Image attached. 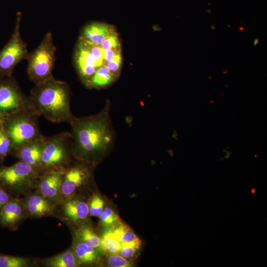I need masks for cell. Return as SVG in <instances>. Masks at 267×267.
<instances>
[{"label":"cell","mask_w":267,"mask_h":267,"mask_svg":"<svg viewBox=\"0 0 267 267\" xmlns=\"http://www.w3.org/2000/svg\"><path fill=\"white\" fill-rule=\"evenodd\" d=\"M111 102L107 100L97 114L76 117L70 122L72 150L75 159L96 165L114 146L116 132L110 117Z\"/></svg>","instance_id":"cell-1"},{"label":"cell","mask_w":267,"mask_h":267,"mask_svg":"<svg viewBox=\"0 0 267 267\" xmlns=\"http://www.w3.org/2000/svg\"><path fill=\"white\" fill-rule=\"evenodd\" d=\"M71 95L68 84L53 77L34 84L29 97L39 116H43L52 123L69 124L74 116L71 109Z\"/></svg>","instance_id":"cell-2"},{"label":"cell","mask_w":267,"mask_h":267,"mask_svg":"<svg viewBox=\"0 0 267 267\" xmlns=\"http://www.w3.org/2000/svg\"><path fill=\"white\" fill-rule=\"evenodd\" d=\"M74 159L70 132L45 137L39 170L40 175L64 170Z\"/></svg>","instance_id":"cell-3"},{"label":"cell","mask_w":267,"mask_h":267,"mask_svg":"<svg viewBox=\"0 0 267 267\" xmlns=\"http://www.w3.org/2000/svg\"><path fill=\"white\" fill-rule=\"evenodd\" d=\"M39 117L36 113L29 111L5 116L3 128L11 141V153L44 136L39 128Z\"/></svg>","instance_id":"cell-4"},{"label":"cell","mask_w":267,"mask_h":267,"mask_svg":"<svg viewBox=\"0 0 267 267\" xmlns=\"http://www.w3.org/2000/svg\"><path fill=\"white\" fill-rule=\"evenodd\" d=\"M56 48L50 32L45 34L38 46L29 52L26 58L29 79L38 84L53 78Z\"/></svg>","instance_id":"cell-5"},{"label":"cell","mask_w":267,"mask_h":267,"mask_svg":"<svg viewBox=\"0 0 267 267\" xmlns=\"http://www.w3.org/2000/svg\"><path fill=\"white\" fill-rule=\"evenodd\" d=\"M40 177L38 170L20 160L0 167V182L17 195L29 194L36 189Z\"/></svg>","instance_id":"cell-6"},{"label":"cell","mask_w":267,"mask_h":267,"mask_svg":"<svg viewBox=\"0 0 267 267\" xmlns=\"http://www.w3.org/2000/svg\"><path fill=\"white\" fill-rule=\"evenodd\" d=\"M22 14L17 13L13 32L6 44L0 51V77L12 76L15 67L26 60L29 52L22 38L20 25Z\"/></svg>","instance_id":"cell-7"},{"label":"cell","mask_w":267,"mask_h":267,"mask_svg":"<svg viewBox=\"0 0 267 267\" xmlns=\"http://www.w3.org/2000/svg\"><path fill=\"white\" fill-rule=\"evenodd\" d=\"M95 165L75 159L63 170L61 175V185L63 202L75 196L78 191L91 182Z\"/></svg>","instance_id":"cell-8"},{"label":"cell","mask_w":267,"mask_h":267,"mask_svg":"<svg viewBox=\"0 0 267 267\" xmlns=\"http://www.w3.org/2000/svg\"><path fill=\"white\" fill-rule=\"evenodd\" d=\"M24 111L36 113L29 96L12 76L0 77V113L6 116Z\"/></svg>","instance_id":"cell-9"},{"label":"cell","mask_w":267,"mask_h":267,"mask_svg":"<svg viewBox=\"0 0 267 267\" xmlns=\"http://www.w3.org/2000/svg\"><path fill=\"white\" fill-rule=\"evenodd\" d=\"M74 63L78 75L86 86L96 70L99 67L87 43L79 39L74 52Z\"/></svg>","instance_id":"cell-10"},{"label":"cell","mask_w":267,"mask_h":267,"mask_svg":"<svg viewBox=\"0 0 267 267\" xmlns=\"http://www.w3.org/2000/svg\"><path fill=\"white\" fill-rule=\"evenodd\" d=\"M63 170L48 173L40 176L37 191L57 205H62L61 192V175Z\"/></svg>","instance_id":"cell-11"},{"label":"cell","mask_w":267,"mask_h":267,"mask_svg":"<svg viewBox=\"0 0 267 267\" xmlns=\"http://www.w3.org/2000/svg\"><path fill=\"white\" fill-rule=\"evenodd\" d=\"M29 215L23 201L12 198L0 210L2 225L15 230Z\"/></svg>","instance_id":"cell-12"},{"label":"cell","mask_w":267,"mask_h":267,"mask_svg":"<svg viewBox=\"0 0 267 267\" xmlns=\"http://www.w3.org/2000/svg\"><path fill=\"white\" fill-rule=\"evenodd\" d=\"M29 217L41 218L54 216L57 212L56 204L37 192L29 193L23 200Z\"/></svg>","instance_id":"cell-13"},{"label":"cell","mask_w":267,"mask_h":267,"mask_svg":"<svg viewBox=\"0 0 267 267\" xmlns=\"http://www.w3.org/2000/svg\"><path fill=\"white\" fill-rule=\"evenodd\" d=\"M45 138L43 136L29 142L12 153L19 160L27 163L39 171Z\"/></svg>","instance_id":"cell-14"},{"label":"cell","mask_w":267,"mask_h":267,"mask_svg":"<svg viewBox=\"0 0 267 267\" xmlns=\"http://www.w3.org/2000/svg\"><path fill=\"white\" fill-rule=\"evenodd\" d=\"M62 205L63 214L69 221L78 225L87 222L89 216V206L85 200L74 196Z\"/></svg>","instance_id":"cell-15"},{"label":"cell","mask_w":267,"mask_h":267,"mask_svg":"<svg viewBox=\"0 0 267 267\" xmlns=\"http://www.w3.org/2000/svg\"><path fill=\"white\" fill-rule=\"evenodd\" d=\"M114 30L113 27L108 24L91 22L83 28L79 39L99 46Z\"/></svg>","instance_id":"cell-16"},{"label":"cell","mask_w":267,"mask_h":267,"mask_svg":"<svg viewBox=\"0 0 267 267\" xmlns=\"http://www.w3.org/2000/svg\"><path fill=\"white\" fill-rule=\"evenodd\" d=\"M71 250L77 257L80 266H91L98 261L97 249L74 238Z\"/></svg>","instance_id":"cell-17"},{"label":"cell","mask_w":267,"mask_h":267,"mask_svg":"<svg viewBox=\"0 0 267 267\" xmlns=\"http://www.w3.org/2000/svg\"><path fill=\"white\" fill-rule=\"evenodd\" d=\"M117 79L103 64L96 70L85 87L89 89H101L111 85Z\"/></svg>","instance_id":"cell-18"},{"label":"cell","mask_w":267,"mask_h":267,"mask_svg":"<svg viewBox=\"0 0 267 267\" xmlns=\"http://www.w3.org/2000/svg\"><path fill=\"white\" fill-rule=\"evenodd\" d=\"M43 265L48 267H78L80 266L73 251L67 250L53 257L43 260Z\"/></svg>","instance_id":"cell-19"},{"label":"cell","mask_w":267,"mask_h":267,"mask_svg":"<svg viewBox=\"0 0 267 267\" xmlns=\"http://www.w3.org/2000/svg\"><path fill=\"white\" fill-rule=\"evenodd\" d=\"M75 238L95 249L100 247V237L87 222L78 225L75 232Z\"/></svg>","instance_id":"cell-20"},{"label":"cell","mask_w":267,"mask_h":267,"mask_svg":"<svg viewBox=\"0 0 267 267\" xmlns=\"http://www.w3.org/2000/svg\"><path fill=\"white\" fill-rule=\"evenodd\" d=\"M108 229L122 244L134 242L139 239V238L128 225L121 222L108 227Z\"/></svg>","instance_id":"cell-21"},{"label":"cell","mask_w":267,"mask_h":267,"mask_svg":"<svg viewBox=\"0 0 267 267\" xmlns=\"http://www.w3.org/2000/svg\"><path fill=\"white\" fill-rule=\"evenodd\" d=\"M99 248L107 255L119 253L122 243L118 240L107 229L103 232L101 237Z\"/></svg>","instance_id":"cell-22"},{"label":"cell","mask_w":267,"mask_h":267,"mask_svg":"<svg viewBox=\"0 0 267 267\" xmlns=\"http://www.w3.org/2000/svg\"><path fill=\"white\" fill-rule=\"evenodd\" d=\"M30 262L28 258L0 254V267H27Z\"/></svg>","instance_id":"cell-23"},{"label":"cell","mask_w":267,"mask_h":267,"mask_svg":"<svg viewBox=\"0 0 267 267\" xmlns=\"http://www.w3.org/2000/svg\"><path fill=\"white\" fill-rule=\"evenodd\" d=\"M98 217L101 224L108 227H110L120 222L119 216L110 207L104 208Z\"/></svg>","instance_id":"cell-24"},{"label":"cell","mask_w":267,"mask_h":267,"mask_svg":"<svg viewBox=\"0 0 267 267\" xmlns=\"http://www.w3.org/2000/svg\"><path fill=\"white\" fill-rule=\"evenodd\" d=\"M89 216L99 217L104 210V201L98 194H94L88 203Z\"/></svg>","instance_id":"cell-25"},{"label":"cell","mask_w":267,"mask_h":267,"mask_svg":"<svg viewBox=\"0 0 267 267\" xmlns=\"http://www.w3.org/2000/svg\"><path fill=\"white\" fill-rule=\"evenodd\" d=\"M140 245L139 239L134 242L122 243L118 254L126 259L132 258L140 249Z\"/></svg>","instance_id":"cell-26"},{"label":"cell","mask_w":267,"mask_h":267,"mask_svg":"<svg viewBox=\"0 0 267 267\" xmlns=\"http://www.w3.org/2000/svg\"><path fill=\"white\" fill-rule=\"evenodd\" d=\"M11 141L3 126L0 128V161L2 162L5 157L11 153Z\"/></svg>","instance_id":"cell-27"},{"label":"cell","mask_w":267,"mask_h":267,"mask_svg":"<svg viewBox=\"0 0 267 267\" xmlns=\"http://www.w3.org/2000/svg\"><path fill=\"white\" fill-rule=\"evenodd\" d=\"M107 265L110 267H131L133 264L119 254L108 255Z\"/></svg>","instance_id":"cell-28"},{"label":"cell","mask_w":267,"mask_h":267,"mask_svg":"<svg viewBox=\"0 0 267 267\" xmlns=\"http://www.w3.org/2000/svg\"><path fill=\"white\" fill-rule=\"evenodd\" d=\"M99 46L103 50L121 49V44L115 30Z\"/></svg>","instance_id":"cell-29"},{"label":"cell","mask_w":267,"mask_h":267,"mask_svg":"<svg viewBox=\"0 0 267 267\" xmlns=\"http://www.w3.org/2000/svg\"><path fill=\"white\" fill-rule=\"evenodd\" d=\"M103 65L118 78L120 73L122 65V56L121 51L117 53L113 60L109 62H104Z\"/></svg>","instance_id":"cell-30"},{"label":"cell","mask_w":267,"mask_h":267,"mask_svg":"<svg viewBox=\"0 0 267 267\" xmlns=\"http://www.w3.org/2000/svg\"><path fill=\"white\" fill-rule=\"evenodd\" d=\"M85 42L87 43L91 53L98 63L99 66L102 65L104 63L103 55V50L99 45H96L86 41Z\"/></svg>","instance_id":"cell-31"},{"label":"cell","mask_w":267,"mask_h":267,"mask_svg":"<svg viewBox=\"0 0 267 267\" xmlns=\"http://www.w3.org/2000/svg\"><path fill=\"white\" fill-rule=\"evenodd\" d=\"M120 51L121 49L103 50L104 62L112 61L115 58L117 53Z\"/></svg>","instance_id":"cell-32"},{"label":"cell","mask_w":267,"mask_h":267,"mask_svg":"<svg viewBox=\"0 0 267 267\" xmlns=\"http://www.w3.org/2000/svg\"><path fill=\"white\" fill-rule=\"evenodd\" d=\"M12 199L10 195L0 186V210Z\"/></svg>","instance_id":"cell-33"},{"label":"cell","mask_w":267,"mask_h":267,"mask_svg":"<svg viewBox=\"0 0 267 267\" xmlns=\"http://www.w3.org/2000/svg\"><path fill=\"white\" fill-rule=\"evenodd\" d=\"M5 116L0 113V128L3 126Z\"/></svg>","instance_id":"cell-34"},{"label":"cell","mask_w":267,"mask_h":267,"mask_svg":"<svg viewBox=\"0 0 267 267\" xmlns=\"http://www.w3.org/2000/svg\"><path fill=\"white\" fill-rule=\"evenodd\" d=\"M259 43V38H255V39L254 40L253 44V45H254V46H256L257 44H258Z\"/></svg>","instance_id":"cell-35"},{"label":"cell","mask_w":267,"mask_h":267,"mask_svg":"<svg viewBox=\"0 0 267 267\" xmlns=\"http://www.w3.org/2000/svg\"><path fill=\"white\" fill-rule=\"evenodd\" d=\"M243 30V28L242 26H239L238 27V30L240 32H242Z\"/></svg>","instance_id":"cell-36"},{"label":"cell","mask_w":267,"mask_h":267,"mask_svg":"<svg viewBox=\"0 0 267 267\" xmlns=\"http://www.w3.org/2000/svg\"><path fill=\"white\" fill-rule=\"evenodd\" d=\"M256 189L255 188H252L250 190V192L252 194H254L255 193Z\"/></svg>","instance_id":"cell-37"},{"label":"cell","mask_w":267,"mask_h":267,"mask_svg":"<svg viewBox=\"0 0 267 267\" xmlns=\"http://www.w3.org/2000/svg\"><path fill=\"white\" fill-rule=\"evenodd\" d=\"M211 28L212 30H214L216 29V27L214 25H212L211 26Z\"/></svg>","instance_id":"cell-38"},{"label":"cell","mask_w":267,"mask_h":267,"mask_svg":"<svg viewBox=\"0 0 267 267\" xmlns=\"http://www.w3.org/2000/svg\"><path fill=\"white\" fill-rule=\"evenodd\" d=\"M227 71H224V72H223L222 73L224 74V73H227Z\"/></svg>","instance_id":"cell-39"}]
</instances>
